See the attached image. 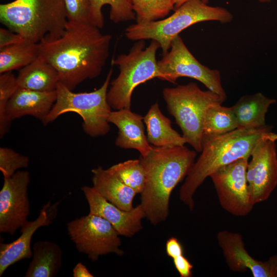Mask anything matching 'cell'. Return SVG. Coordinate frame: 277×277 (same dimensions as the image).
I'll return each mask as SVG.
<instances>
[{
	"label": "cell",
	"mask_w": 277,
	"mask_h": 277,
	"mask_svg": "<svg viewBox=\"0 0 277 277\" xmlns=\"http://www.w3.org/2000/svg\"><path fill=\"white\" fill-rule=\"evenodd\" d=\"M100 29L89 23L68 21L60 37L39 43V55L72 91L86 80L97 77L106 63L111 36Z\"/></svg>",
	"instance_id": "cell-1"
},
{
	"label": "cell",
	"mask_w": 277,
	"mask_h": 277,
	"mask_svg": "<svg viewBox=\"0 0 277 277\" xmlns=\"http://www.w3.org/2000/svg\"><path fill=\"white\" fill-rule=\"evenodd\" d=\"M151 146L150 152L140 157L146 174L140 204L146 217L155 226L167 219L171 194L186 177L195 162L196 151L185 146Z\"/></svg>",
	"instance_id": "cell-2"
},
{
	"label": "cell",
	"mask_w": 277,
	"mask_h": 277,
	"mask_svg": "<svg viewBox=\"0 0 277 277\" xmlns=\"http://www.w3.org/2000/svg\"><path fill=\"white\" fill-rule=\"evenodd\" d=\"M265 125L258 128H236L219 135H203L201 154L193 163L180 190V199L190 210L193 195L205 179L220 168L240 159H249L258 141L271 132Z\"/></svg>",
	"instance_id": "cell-3"
},
{
	"label": "cell",
	"mask_w": 277,
	"mask_h": 277,
	"mask_svg": "<svg viewBox=\"0 0 277 277\" xmlns=\"http://www.w3.org/2000/svg\"><path fill=\"white\" fill-rule=\"evenodd\" d=\"M0 22L26 40L39 43L60 37L68 19L64 0H14L0 5Z\"/></svg>",
	"instance_id": "cell-4"
},
{
	"label": "cell",
	"mask_w": 277,
	"mask_h": 277,
	"mask_svg": "<svg viewBox=\"0 0 277 277\" xmlns=\"http://www.w3.org/2000/svg\"><path fill=\"white\" fill-rule=\"evenodd\" d=\"M233 18L232 14L225 8L209 6L201 0H190L165 18L129 26L125 30V36L131 41H156L160 45L163 55L169 51L172 42L180 33L192 25L211 21L226 24Z\"/></svg>",
	"instance_id": "cell-5"
},
{
	"label": "cell",
	"mask_w": 277,
	"mask_h": 277,
	"mask_svg": "<svg viewBox=\"0 0 277 277\" xmlns=\"http://www.w3.org/2000/svg\"><path fill=\"white\" fill-rule=\"evenodd\" d=\"M163 96L187 143L196 152H201L205 112L212 105L222 104L226 98L210 90H202L194 82L166 88Z\"/></svg>",
	"instance_id": "cell-6"
},
{
	"label": "cell",
	"mask_w": 277,
	"mask_h": 277,
	"mask_svg": "<svg viewBox=\"0 0 277 277\" xmlns=\"http://www.w3.org/2000/svg\"><path fill=\"white\" fill-rule=\"evenodd\" d=\"M112 73L110 69L101 87L89 92H73L59 82L56 101L43 124L47 125L65 113L75 112L81 116L87 135L96 137L107 134L110 130L108 117L112 111L107 93Z\"/></svg>",
	"instance_id": "cell-7"
},
{
	"label": "cell",
	"mask_w": 277,
	"mask_h": 277,
	"mask_svg": "<svg viewBox=\"0 0 277 277\" xmlns=\"http://www.w3.org/2000/svg\"><path fill=\"white\" fill-rule=\"evenodd\" d=\"M137 41L128 53L121 54L113 61V64L118 67L120 73L111 83L107 100L114 110L130 109L134 89L159 76L156 54L161 48L160 44L152 40L145 47L144 40Z\"/></svg>",
	"instance_id": "cell-8"
},
{
	"label": "cell",
	"mask_w": 277,
	"mask_h": 277,
	"mask_svg": "<svg viewBox=\"0 0 277 277\" xmlns=\"http://www.w3.org/2000/svg\"><path fill=\"white\" fill-rule=\"evenodd\" d=\"M67 232L77 250L87 255L92 261L110 253L122 256L119 233L108 221L89 213L67 224Z\"/></svg>",
	"instance_id": "cell-9"
},
{
	"label": "cell",
	"mask_w": 277,
	"mask_h": 277,
	"mask_svg": "<svg viewBox=\"0 0 277 277\" xmlns=\"http://www.w3.org/2000/svg\"><path fill=\"white\" fill-rule=\"evenodd\" d=\"M159 78L175 83L177 78L187 77L202 83L207 89L227 98L220 72L200 63L190 52L180 35L172 42L169 51L157 61Z\"/></svg>",
	"instance_id": "cell-10"
},
{
	"label": "cell",
	"mask_w": 277,
	"mask_h": 277,
	"mask_svg": "<svg viewBox=\"0 0 277 277\" xmlns=\"http://www.w3.org/2000/svg\"><path fill=\"white\" fill-rule=\"evenodd\" d=\"M248 159L241 158L220 168L210 175L221 206L236 216L247 215L254 203L246 177Z\"/></svg>",
	"instance_id": "cell-11"
},
{
	"label": "cell",
	"mask_w": 277,
	"mask_h": 277,
	"mask_svg": "<svg viewBox=\"0 0 277 277\" xmlns=\"http://www.w3.org/2000/svg\"><path fill=\"white\" fill-rule=\"evenodd\" d=\"M271 132L258 141L248 163L247 181L255 205L268 200L277 186L276 147Z\"/></svg>",
	"instance_id": "cell-12"
},
{
	"label": "cell",
	"mask_w": 277,
	"mask_h": 277,
	"mask_svg": "<svg viewBox=\"0 0 277 277\" xmlns=\"http://www.w3.org/2000/svg\"><path fill=\"white\" fill-rule=\"evenodd\" d=\"M27 171H17L4 179L0 191V232L14 235L27 221L30 213Z\"/></svg>",
	"instance_id": "cell-13"
},
{
	"label": "cell",
	"mask_w": 277,
	"mask_h": 277,
	"mask_svg": "<svg viewBox=\"0 0 277 277\" xmlns=\"http://www.w3.org/2000/svg\"><path fill=\"white\" fill-rule=\"evenodd\" d=\"M217 240L226 262L232 271L244 272L249 270L253 277H277V255L271 256L264 262L255 260L245 248L242 235L236 232L220 231L217 234Z\"/></svg>",
	"instance_id": "cell-14"
},
{
	"label": "cell",
	"mask_w": 277,
	"mask_h": 277,
	"mask_svg": "<svg viewBox=\"0 0 277 277\" xmlns=\"http://www.w3.org/2000/svg\"><path fill=\"white\" fill-rule=\"evenodd\" d=\"M81 190L88 203L89 213L108 221L120 235L130 238L143 229L142 220L146 216L141 204L124 210L107 201L93 187L85 186Z\"/></svg>",
	"instance_id": "cell-15"
},
{
	"label": "cell",
	"mask_w": 277,
	"mask_h": 277,
	"mask_svg": "<svg viewBox=\"0 0 277 277\" xmlns=\"http://www.w3.org/2000/svg\"><path fill=\"white\" fill-rule=\"evenodd\" d=\"M59 202L49 201L39 211L36 219L27 221L21 228L20 236L9 243H0V276L11 265L32 256L31 242L35 232L40 227L50 225L55 219Z\"/></svg>",
	"instance_id": "cell-16"
},
{
	"label": "cell",
	"mask_w": 277,
	"mask_h": 277,
	"mask_svg": "<svg viewBox=\"0 0 277 277\" xmlns=\"http://www.w3.org/2000/svg\"><path fill=\"white\" fill-rule=\"evenodd\" d=\"M108 122L118 129L115 142L116 146L136 149L143 156L150 152L152 146L145 134L144 117L132 112L130 109H122L112 111Z\"/></svg>",
	"instance_id": "cell-17"
},
{
	"label": "cell",
	"mask_w": 277,
	"mask_h": 277,
	"mask_svg": "<svg viewBox=\"0 0 277 277\" xmlns=\"http://www.w3.org/2000/svg\"><path fill=\"white\" fill-rule=\"evenodd\" d=\"M56 100V90L34 91L18 87L9 100L6 110L7 121L31 115L42 122L49 113Z\"/></svg>",
	"instance_id": "cell-18"
},
{
	"label": "cell",
	"mask_w": 277,
	"mask_h": 277,
	"mask_svg": "<svg viewBox=\"0 0 277 277\" xmlns=\"http://www.w3.org/2000/svg\"><path fill=\"white\" fill-rule=\"evenodd\" d=\"M93 188L107 201L124 210L134 207L133 201L137 194L125 185L109 168L99 166L91 170Z\"/></svg>",
	"instance_id": "cell-19"
},
{
	"label": "cell",
	"mask_w": 277,
	"mask_h": 277,
	"mask_svg": "<svg viewBox=\"0 0 277 277\" xmlns=\"http://www.w3.org/2000/svg\"><path fill=\"white\" fill-rule=\"evenodd\" d=\"M144 122L147 140L152 146L170 148L187 143L183 135L172 128L170 120L162 113L157 103L150 107L144 116Z\"/></svg>",
	"instance_id": "cell-20"
},
{
	"label": "cell",
	"mask_w": 277,
	"mask_h": 277,
	"mask_svg": "<svg viewBox=\"0 0 277 277\" xmlns=\"http://www.w3.org/2000/svg\"><path fill=\"white\" fill-rule=\"evenodd\" d=\"M274 99L261 92L241 97L231 107L238 128H258L265 126V116L269 107L275 103Z\"/></svg>",
	"instance_id": "cell-21"
},
{
	"label": "cell",
	"mask_w": 277,
	"mask_h": 277,
	"mask_svg": "<svg viewBox=\"0 0 277 277\" xmlns=\"http://www.w3.org/2000/svg\"><path fill=\"white\" fill-rule=\"evenodd\" d=\"M18 87L42 92L56 90L60 82L57 70L39 55L21 68L16 76Z\"/></svg>",
	"instance_id": "cell-22"
},
{
	"label": "cell",
	"mask_w": 277,
	"mask_h": 277,
	"mask_svg": "<svg viewBox=\"0 0 277 277\" xmlns=\"http://www.w3.org/2000/svg\"><path fill=\"white\" fill-rule=\"evenodd\" d=\"M26 277H53L61 267L62 251L56 243L47 241L35 242Z\"/></svg>",
	"instance_id": "cell-23"
},
{
	"label": "cell",
	"mask_w": 277,
	"mask_h": 277,
	"mask_svg": "<svg viewBox=\"0 0 277 277\" xmlns=\"http://www.w3.org/2000/svg\"><path fill=\"white\" fill-rule=\"evenodd\" d=\"M39 56V43L28 40L0 49V74L21 69Z\"/></svg>",
	"instance_id": "cell-24"
},
{
	"label": "cell",
	"mask_w": 277,
	"mask_h": 277,
	"mask_svg": "<svg viewBox=\"0 0 277 277\" xmlns=\"http://www.w3.org/2000/svg\"><path fill=\"white\" fill-rule=\"evenodd\" d=\"M91 5L89 23L101 28L104 24L102 8L110 7L109 17L115 24L136 19L135 13L128 0H89Z\"/></svg>",
	"instance_id": "cell-25"
},
{
	"label": "cell",
	"mask_w": 277,
	"mask_h": 277,
	"mask_svg": "<svg viewBox=\"0 0 277 277\" xmlns=\"http://www.w3.org/2000/svg\"><path fill=\"white\" fill-rule=\"evenodd\" d=\"M236 128L237 122L231 107L216 104L207 109L203 123V135H219Z\"/></svg>",
	"instance_id": "cell-26"
},
{
	"label": "cell",
	"mask_w": 277,
	"mask_h": 277,
	"mask_svg": "<svg viewBox=\"0 0 277 277\" xmlns=\"http://www.w3.org/2000/svg\"><path fill=\"white\" fill-rule=\"evenodd\" d=\"M135 13L137 23L164 18L174 9L173 0H129Z\"/></svg>",
	"instance_id": "cell-27"
},
{
	"label": "cell",
	"mask_w": 277,
	"mask_h": 277,
	"mask_svg": "<svg viewBox=\"0 0 277 277\" xmlns=\"http://www.w3.org/2000/svg\"><path fill=\"white\" fill-rule=\"evenodd\" d=\"M109 169L136 193L142 192L146 183V174L140 159L129 160L120 163Z\"/></svg>",
	"instance_id": "cell-28"
},
{
	"label": "cell",
	"mask_w": 277,
	"mask_h": 277,
	"mask_svg": "<svg viewBox=\"0 0 277 277\" xmlns=\"http://www.w3.org/2000/svg\"><path fill=\"white\" fill-rule=\"evenodd\" d=\"M16 76L12 71L0 75V136H3L9 130L10 123L6 117V110L9 100L18 88Z\"/></svg>",
	"instance_id": "cell-29"
},
{
	"label": "cell",
	"mask_w": 277,
	"mask_h": 277,
	"mask_svg": "<svg viewBox=\"0 0 277 277\" xmlns=\"http://www.w3.org/2000/svg\"><path fill=\"white\" fill-rule=\"evenodd\" d=\"M29 158L7 147L0 148V170L4 179L11 177L21 168H27Z\"/></svg>",
	"instance_id": "cell-30"
},
{
	"label": "cell",
	"mask_w": 277,
	"mask_h": 277,
	"mask_svg": "<svg viewBox=\"0 0 277 277\" xmlns=\"http://www.w3.org/2000/svg\"><path fill=\"white\" fill-rule=\"evenodd\" d=\"M68 21L89 23V0H64Z\"/></svg>",
	"instance_id": "cell-31"
},
{
	"label": "cell",
	"mask_w": 277,
	"mask_h": 277,
	"mask_svg": "<svg viewBox=\"0 0 277 277\" xmlns=\"http://www.w3.org/2000/svg\"><path fill=\"white\" fill-rule=\"evenodd\" d=\"M26 40L22 35L9 29L0 28V49L21 43Z\"/></svg>",
	"instance_id": "cell-32"
},
{
	"label": "cell",
	"mask_w": 277,
	"mask_h": 277,
	"mask_svg": "<svg viewBox=\"0 0 277 277\" xmlns=\"http://www.w3.org/2000/svg\"><path fill=\"white\" fill-rule=\"evenodd\" d=\"M176 270L181 277H191L192 276V264L184 254L173 259Z\"/></svg>",
	"instance_id": "cell-33"
},
{
	"label": "cell",
	"mask_w": 277,
	"mask_h": 277,
	"mask_svg": "<svg viewBox=\"0 0 277 277\" xmlns=\"http://www.w3.org/2000/svg\"><path fill=\"white\" fill-rule=\"evenodd\" d=\"M166 251L167 255L173 259L184 254V248L176 238L171 237L166 243Z\"/></svg>",
	"instance_id": "cell-34"
},
{
	"label": "cell",
	"mask_w": 277,
	"mask_h": 277,
	"mask_svg": "<svg viewBox=\"0 0 277 277\" xmlns=\"http://www.w3.org/2000/svg\"><path fill=\"white\" fill-rule=\"evenodd\" d=\"M73 277H93L88 269L81 262H78L73 269Z\"/></svg>",
	"instance_id": "cell-35"
},
{
	"label": "cell",
	"mask_w": 277,
	"mask_h": 277,
	"mask_svg": "<svg viewBox=\"0 0 277 277\" xmlns=\"http://www.w3.org/2000/svg\"><path fill=\"white\" fill-rule=\"evenodd\" d=\"M190 1V0H173L174 4V10L180 7L182 5H183L185 2ZM203 2L205 3V4H208L209 0H201Z\"/></svg>",
	"instance_id": "cell-36"
},
{
	"label": "cell",
	"mask_w": 277,
	"mask_h": 277,
	"mask_svg": "<svg viewBox=\"0 0 277 277\" xmlns=\"http://www.w3.org/2000/svg\"><path fill=\"white\" fill-rule=\"evenodd\" d=\"M269 137L272 140H277V134L272 133V132L269 134Z\"/></svg>",
	"instance_id": "cell-37"
},
{
	"label": "cell",
	"mask_w": 277,
	"mask_h": 277,
	"mask_svg": "<svg viewBox=\"0 0 277 277\" xmlns=\"http://www.w3.org/2000/svg\"><path fill=\"white\" fill-rule=\"evenodd\" d=\"M260 3H269L272 0H258Z\"/></svg>",
	"instance_id": "cell-38"
},
{
	"label": "cell",
	"mask_w": 277,
	"mask_h": 277,
	"mask_svg": "<svg viewBox=\"0 0 277 277\" xmlns=\"http://www.w3.org/2000/svg\"><path fill=\"white\" fill-rule=\"evenodd\" d=\"M129 1V0H128Z\"/></svg>",
	"instance_id": "cell-39"
}]
</instances>
